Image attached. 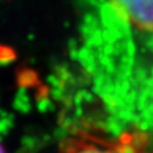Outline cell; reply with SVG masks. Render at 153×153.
<instances>
[{
	"label": "cell",
	"mask_w": 153,
	"mask_h": 153,
	"mask_svg": "<svg viewBox=\"0 0 153 153\" xmlns=\"http://www.w3.org/2000/svg\"><path fill=\"white\" fill-rule=\"evenodd\" d=\"M0 153H6V152L3 149V147H1V146H0Z\"/></svg>",
	"instance_id": "cell-3"
},
{
	"label": "cell",
	"mask_w": 153,
	"mask_h": 153,
	"mask_svg": "<svg viewBox=\"0 0 153 153\" xmlns=\"http://www.w3.org/2000/svg\"><path fill=\"white\" fill-rule=\"evenodd\" d=\"M116 11L135 28L153 33V0H108Z\"/></svg>",
	"instance_id": "cell-1"
},
{
	"label": "cell",
	"mask_w": 153,
	"mask_h": 153,
	"mask_svg": "<svg viewBox=\"0 0 153 153\" xmlns=\"http://www.w3.org/2000/svg\"><path fill=\"white\" fill-rule=\"evenodd\" d=\"M64 153H116V152L101 148L97 145L88 142H72L66 147V151Z\"/></svg>",
	"instance_id": "cell-2"
}]
</instances>
